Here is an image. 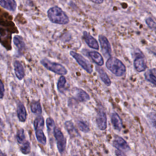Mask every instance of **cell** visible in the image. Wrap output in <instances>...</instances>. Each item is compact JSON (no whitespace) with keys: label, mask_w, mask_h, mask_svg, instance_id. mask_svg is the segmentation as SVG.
I'll return each instance as SVG.
<instances>
[{"label":"cell","mask_w":156,"mask_h":156,"mask_svg":"<svg viewBox=\"0 0 156 156\" xmlns=\"http://www.w3.org/2000/svg\"><path fill=\"white\" fill-rule=\"evenodd\" d=\"M49 20L55 24H66L69 23V18L65 12L59 7H51L47 12Z\"/></svg>","instance_id":"6da1fadb"},{"label":"cell","mask_w":156,"mask_h":156,"mask_svg":"<svg viewBox=\"0 0 156 156\" xmlns=\"http://www.w3.org/2000/svg\"><path fill=\"white\" fill-rule=\"evenodd\" d=\"M106 67L115 76L120 77L123 76L126 71L124 64L118 58L110 57L106 62Z\"/></svg>","instance_id":"7a4b0ae2"},{"label":"cell","mask_w":156,"mask_h":156,"mask_svg":"<svg viewBox=\"0 0 156 156\" xmlns=\"http://www.w3.org/2000/svg\"><path fill=\"white\" fill-rule=\"evenodd\" d=\"M41 63L47 69L61 76L65 75L67 74V69L61 64L53 62L48 58H43L41 60Z\"/></svg>","instance_id":"3957f363"},{"label":"cell","mask_w":156,"mask_h":156,"mask_svg":"<svg viewBox=\"0 0 156 156\" xmlns=\"http://www.w3.org/2000/svg\"><path fill=\"white\" fill-rule=\"evenodd\" d=\"M54 135L57 141V149L60 154H62L66 148V140L61 130L57 127H55L54 129Z\"/></svg>","instance_id":"277c9868"},{"label":"cell","mask_w":156,"mask_h":156,"mask_svg":"<svg viewBox=\"0 0 156 156\" xmlns=\"http://www.w3.org/2000/svg\"><path fill=\"white\" fill-rule=\"evenodd\" d=\"M69 54L84 70H85L89 74L92 73L93 69L91 64L82 55L74 51H70Z\"/></svg>","instance_id":"5b68a950"},{"label":"cell","mask_w":156,"mask_h":156,"mask_svg":"<svg viewBox=\"0 0 156 156\" xmlns=\"http://www.w3.org/2000/svg\"><path fill=\"white\" fill-rule=\"evenodd\" d=\"M99 41L100 43L101 51L103 55L105 57H110L112 53V49L108 39L104 35H100L99 36Z\"/></svg>","instance_id":"8992f818"},{"label":"cell","mask_w":156,"mask_h":156,"mask_svg":"<svg viewBox=\"0 0 156 156\" xmlns=\"http://www.w3.org/2000/svg\"><path fill=\"white\" fill-rule=\"evenodd\" d=\"M96 124L98 128L101 130H104L107 128V116L105 112L102 108H99L98 111Z\"/></svg>","instance_id":"52a82bcc"},{"label":"cell","mask_w":156,"mask_h":156,"mask_svg":"<svg viewBox=\"0 0 156 156\" xmlns=\"http://www.w3.org/2000/svg\"><path fill=\"white\" fill-rule=\"evenodd\" d=\"M113 144L115 147L120 151H128L130 150V147L127 142L121 136H116L113 140Z\"/></svg>","instance_id":"ba28073f"},{"label":"cell","mask_w":156,"mask_h":156,"mask_svg":"<svg viewBox=\"0 0 156 156\" xmlns=\"http://www.w3.org/2000/svg\"><path fill=\"white\" fill-rule=\"evenodd\" d=\"M83 38L87 43V44L91 48L94 49H99V44L97 40L92 37L87 31H84L83 33Z\"/></svg>","instance_id":"9c48e42d"},{"label":"cell","mask_w":156,"mask_h":156,"mask_svg":"<svg viewBox=\"0 0 156 156\" xmlns=\"http://www.w3.org/2000/svg\"><path fill=\"white\" fill-rule=\"evenodd\" d=\"M73 94L74 98L80 102H86L90 100V97L88 95V94L86 91L80 88H74Z\"/></svg>","instance_id":"30bf717a"},{"label":"cell","mask_w":156,"mask_h":156,"mask_svg":"<svg viewBox=\"0 0 156 156\" xmlns=\"http://www.w3.org/2000/svg\"><path fill=\"white\" fill-rule=\"evenodd\" d=\"M13 65H14V71H15V74L16 77L19 80H22L24 78L25 75L24 69L22 63L18 60H15L14 62Z\"/></svg>","instance_id":"8fae6325"},{"label":"cell","mask_w":156,"mask_h":156,"mask_svg":"<svg viewBox=\"0 0 156 156\" xmlns=\"http://www.w3.org/2000/svg\"><path fill=\"white\" fill-rule=\"evenodd\" d=\"M135 69L138 72H142L146 70V64L144 61L143 56H137L133 62Z\"/></svg>","instance_id":"7c38bea8"},{"label":"cell","mask_w":156,"mask_h":156,"mask_svg":"<svg viewBox=\"0 0 156 156\" xmlns=\"http://www.w3.org/2000/svg\"><path fill=\"white\" fill-rule=\"evenodd\" d=\"M16 113L18 118V119L21 122H25L27 119V113L26 110V108L24 105L21 103L19 102L17 105V109H16Z\"/></svg>","instance_id":"4fadbf2b"},{"label":"cell","mask_w":156,"mask_h":156,"mask_svg":"<svg viewBox=\"0 0 156 156\" xmlns=\"http://www.w3.org/2000/svg\"><path fill=\"white\" fill-rule=\"evenodd\" d=\"M88 55L92 61L98 66H102L104 65V59L99 52L96 51H90Z\"/></svg>","instance_id":"5bb4252c"},{"label":"cell","mask_w":156,"mask_h":156,"mask_svg":"<svg viewBox=\"0 0 156 156\" xmlns=\"http://www.w3.org/2000/svg\"><path fill=\"white\" fill-rule=\"evenodd\" d=\"M65 127L68 134L72 137H76L79 135L77 130L71 121H66L65 122Z\"/></svg>","instance_id":"9a60e30c"},{"label":"cell","mask_w":156,"mask_h":156,"mask_svg":"<svg viewBox=\"0 0 156 156\" xmlns=\"http://www.w3.org/2000/svg\"><path fill=\"white\" fill-rule=\"evenodd\" d=\"M0 5L11 12L15 11L16 9V3L15 0H0Z\"/></svg>","instance_id":"2e32d148"},{"label":"cell","mask_w":156,"mask_h":156,"mask_svg":"<svg viewBox=\"0 0 156 156\" xmlns=\"http://www.w3.org/2000/svg\"><path fill=\"white\" fill-rule=\"evenodd\" d=\"M111 121L114 128L117 130H121L122 127V120L116 113H113L111 116Z\"/></svg>","instance_id":"e0dca14e"},{"label":"cell","mask_w":156,"mask_h":156,"mask_svg":"<svg viewBox=\"0 0 156 156\" xmlns=\"http://www.w3.org/2000/svg\"><path fill=\"white\" fill-rule=\"evenodd\" d=\"M13 43L16 47L18 52L22 54V52L26 49V44L24 42L23 38L18 35H16L13 37Z\"/></svg>","instance_id":"ac0fdd59"},{"label":"cell","mask_w":156,"mask_h":156,"mask_svg":"<svg viewBox=\"0 0 156 156\" xmlns=\"http://www.w3.org/2000/svg\"><path fill=\"white\" fill-rule=\"evenodd\" d=\"M99 75V77L101 78V79L102 80V81L107 86H110L111 85V80L109 78V77L108 76L107 74L105 72V71L99 68V67H98L96 66V68Z\"/></svg>","instance_id":"d6986e66"},{"label":"cell","mask_w":156,"mask_h":156,"mask_svg":"<svg viewBox=\"0 0 156 156\" xmlns=\"http://www.w3.org/2000/svg\"><path fill=\"white\" fill-rule=\"evenodd\" d=\"M30 110L35 115H41L42 113V108L39 101H32L30 103Z\"/></svg>","instance_id":"ffe728a7"},{"label":"cell","mask_w":156,"mask_h":156,"mask_svg":"<svg viewBox=\"0 0 156 156\" xmlns=\"http://www.w3.org/2000/svg\"><path fill=\"white\" fill-rule=\"evenodd\" d=\"M35 135L37 141L43 145L46 144V138L42 129H38L35 130Z\"/></svg>","instance_id":"44dd1931"},{"label":"cell","mask_w":156,"mask_h":156,"mask_svg":"<svg viewBox=\"0 0 156 156\" xmlns=\"http://www.w3.org/2000/svg\"><path fill=\"white\" fill-rule=\"evenodd\" d=\"M44 120L43 117L41 116H39L37 117L34 122V126L35 130H38V129H42L44 127Z\"/></svg>","instance_id":"7402d4cb"},{"label":"cell","mask_w":156,"mask_h":156,"mask_svg":"<svg viewBox=\"0 0 156 156\" xmlns=\"http://www.w3.org/2000/svg\"><path fill=\"white\" fill-rule=\"evenodd\" d=\"M144 77L146 80H147V81L156 86V76L154 74L151 69H149L145 73Z\"/></svg>","instance_id":"603a6c76"},{"label":"cell","mask_w":156,"mask_h":156,"mask_svg":"<svg viewBox=\"0 0 156 156\" xmlns=\"http://www.w3.org/2000/svg\"><path fill=\"white\" fill-rule=\"evenodd\" d=\"M16 139L17 142L20 144H23L26 141L24 130L23 129H20L18 130L17 133L16 135Z\"/></svg>","instance_id":"cb8c5ba5"},{"label":"cell","mask_w":156,"mask_h":156,"mask_svg":"<svg viewBox=\"0 0 156 156\" xmlns=\"http://www.w3.org/2000/svg\"><path fill=\"white\" fill-rule=\"evenodd\" d=\"M66 79L65 77L63 76H61L58 80V82H57V89L58 90L62 93L63 91V90L65 88V84H66Z\"/></svg>","instance_id":"d4e9b609"},{"label":"cell","mask_w":156,"mask_h":156,"mask_svg":"<svg viewBox=\"0 0 156 156\" xmlns=\"http://www.w3.org/2000/svg\"><path fill=\"white\" fill-rule=\"evenodd\" d=\"M21 152L24 154H27L30 152V144L28 141H26L20 147Z\"/></svg>","instance_id":"484cf974"},{"label":"cell","mask_w":156,"mask_h":156,"mask_svg":"<svg viewBox=\"0 0 156 156\" xmlns=\"http://www.w3.org/2000/svg\"><path fill=\"white\" fill-rule=\"evenodd\" d=\"M148 120L152 127L156 130V113L151 112L147 115Z\"/></svg>","instance_id":"4316f807"},{"label":"cell","mask_w":156,"mask_h":156,"mask_svg":"<svg viewBox=\"0 0 156 156\" xmlns=\"http://www.w3.org/2000/svg\"><path fill=\"white\" fill-rule=\"evenodd\" d=\"M77 126L79 128V129L83 132H88L90 131V128L88 127V126L86 124L85 122L79 120L77 121Z\"/></svg>","instance_id":"83f0119b"},{"label":"cell","mask_w":156,"mask_h":156,"mask_svg":"<svg viewBox=\"0 0 156 156\" xmlns=\"http://www.w3.org/2000/svg\"><path fill=\"white\" fill-rule=\"evenodd\" d=\"M46 126L48 128V131L50 132L52 129L55 128V122L52 118L49 117L46 119Z\"/></svg>","instance_id":"f1b7e54d"},{"label":"cell","mask_w":156,"mask_h":156,"mask_svg":"<svg viewBox=\"0 0 156 156\" xmlns=\"http://www.w3.org/2000/svg\"><path fill=\"white\" fill-rule=\"evenodd\" d=\"M146 23L151 29L156 30V22L151 18H146Z\"/></svg>","instance_id":"f546056e"},{"label":"cell","mask_w":156,"mask_h":156,"mask_svg":"<svg viewBox=\"0 0 156 156\" xmlns=\"http://www.w3.org/2000/svg\"><path fill=\"white\" fill-rule=\"evenodd\" d=\"M4 91H5V89H4V84L2 80L0 79V99L3 98L4 95Z\"/></svg>","instance_id":"4dcf8cb0"},{"label":"cell","mask_w":156,"mask_h":156,"mask_svg":"<svg viewBox=\"0 0 156 156\" xmlns=\"http://www.w3.org/2000/svg\"><path fill=\"white\" fill-rule=\"evenodd\" d=\"M115 154H116V156H126L122 152H121L118 149L115 151Z\"/></svg>","instance_id":"1f68e13d"},{"label":"cell","mask_w":156,"mask_h":156,"mask_svg":"<svg viewBox=\"0 0 156 156\" xmlns=\"http://www.w3.org/2000/svg\"><path fill=\"white\" fill-rule=\"evenodd\" d=\"M3 129H4V123H3L1 118H0V134H1Z\"/></svg>","instance_id":"d6a6232c"},{"label":"cell","mask_w":156,"mask_h":156,"mask_svg":"<svg viewBox=\"0 0 156 156\" xmlns=\"http://www.w3.org/2000/svg\"><path fill=\"white\" fill-rule=\"evenodd\" d=\"M90 1L96 4H102L104 2V0H90Z\"/></svg>","instance_id":"836d02e7"},{"label":"cell","mask_w":156,"mask_h":156,"mask_svg":"<svg viewBox=\"0 0 156 156\" xmlns=\"http://www.w3.org/2000/svg\"><path fill=\"white\" fill-rule=\"evenodd\" d=\"M151 70H152V73H154V75H156V68H154V69H151Z\"/></svg>","instance_id":"e575fe53"},{"label":"cell","mask_w":156,"mask_h":156,"mask_svg":"<svg viewBox=\"0 0 156 156\" xmlns=\"http://www.w3.org/2000/svg\"><path fill=\"white\" fill-rule=\"evenodd\" d=\"M0 156H7L5 154H4V152L0 151Z\"/></svg>","instance_id":"d590c367"},{"label":"cell","mask_w":156,"mask_h":156,"mask_svg":"<svg viewBox=\"0 0 156 156\" xmlns=\"http://www.w3.org/2000/svg\"><path fill=\"white\" fill-rule=\"evenodd\" d=\"M74 156H77V155H74Z\"/></svg>","instance_id":"8d00e7d4"},{"label":"cell","mask_w":156,"mask_h":156,"mask_svg":"<svg viewBox=\"0 0 156 156\" xmlns=\"http://www.w3.org/2000/svg\"><path fill=\"white\" fill-rule=\"evenodd\" d=\"M155 1H156V0H155Z\"/></svg>","instance_id":"74e56055"}]
</instances>
